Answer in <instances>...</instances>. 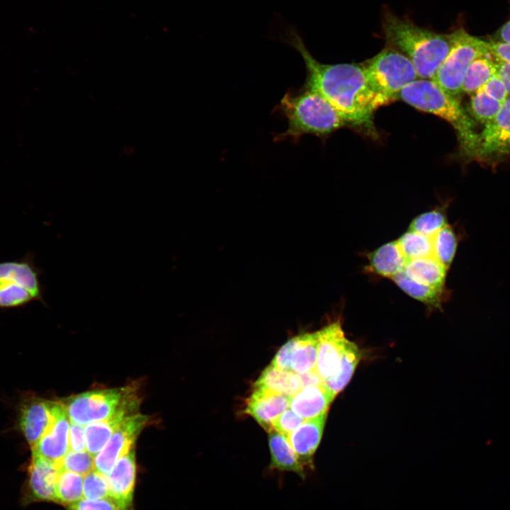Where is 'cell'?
I'll list each match as a JSON object with an SVG mask.
<instances>
[{
  "label": "cell",
  "instance_id": "6da1fadb",
  "mask_svg": "<svg viewBox=\"0 0 510 510\" xmlns=\"http://www.w3.org/2000/svg\"><path fill=\"white\" fill-rule=\"evenodd\" d=\"M275 36L295 50L306 69L303 86L320 94L336 110L346 125L373 139L378 137L374 114L382 106L369 87L361 63L324 64L307 49L295 26L277 18Z\"/></svg>",
  "mask_w": 510,
  "mask_h": 510
},
{
  "label": "cell",
  "instance_id": "7a4b0ae2",
  "mask_svg": "<svg viewBox=\"0 0 510 510\" xmlns=\"http://www.w3.org/2000/svg\"><path fill=\"white\" fill-rule=\"evenodd\" d=\"M381 26L386 45L412 62L419 79H432L450 50L451 33H439L420 27L387 8L382 12Z\"/></svg>",
  "mask_w": 510,
  "mask_h": 510
},
{
  "label": "cell",
  "instance_id": "3957f363",
  "mask_svg": "<svg viewBox=\"0 0 510 510\" xmlns=\"http://www.w3.org/2000/svg\"><path fill=\"white\" fill-rule=\"evenodd\" d=\"M276 113L285 119L287 129L273 141L298 143L306 135L324 139L346 123L332 104L318 92L302 86L289 89L277 106Z\"/></svg>",
  "mask_w": 510,
  "mask_h": 510
},
{
  "label": "cell",
  "instance_id": "277c9868",
  "mask_svg": "<svg viewBox=\"0 0 510 510\" xmlns=\"http://www.w3.org/2000/svg\"><path fill=\"white\" fill-rule=\"evenodd\" d=\"M397 99L448 123L457 135L460 155L465 160H475L479 132L459 99L446 94L433 80L425 79H417L407 86Z\"/></svg>",
  "mask_w": 510,
  "mask_h": 510
},
{
  "label": "cell",
  "instance_id": "5b68a950",
  "mask_svg": "<svg viewBox=\"0 0 510 510\" xmlns=\"http://www.w3.org/2000/svg\"><path fill=\"white\" fill-rule=\"evenodd\" d=\"M141 398L135 385L91 390L62 402L72 423L81 426L110 419L119 414L137 413Z\"/></svg>",
  "mask_w": 510,
  "mask_h": 510
},
{
  "label": "cell",
  "instance_id": "8992f818",
  "mask_svg": "<svg viewBox=\"0 0 510 510\" xmlns=\"http://www.w3.org/2000/svg\"><path fill=\"white\" fill-rule=\"evenodd\" d=\"M361 64L369 87L382 106L397 100L403 89L419 79L412 62L388 45Z\"/></svg>",
  "mask_w": 510,
  "mask_h": 510
},
{
  "label": "cell",
  "instance_id": "52a82bcc",
  "mask_svg": "<svg viewBox=\"0 0 510 510\" xmlns=\"http://www.w3.org/2000/svg\"><path fill=\"white\" fill-rule=\"evenodd\" d=\"M452 45L433 80L448 95L460 100L466 72L477 58L489 54L487 41L472 36L463 28L451 33Z\"/></svg>",
  "mask_w": 510,
  "mask_h": 510
},
{
  "label": "cell",
  "instance_id": "ba28073f",
  "mask_svg": "<svg viewBox=\"0 0 510 510\" xmlns=\"http://www.w3.org/2000/svg\"><path fill=\"white\" fill-rule=\"evenodd\" d=\"M149 420V416L140 413L127 417L95 455L94 470L108 475L121 457L135 448L136 439Z\"/></svg>",
  "mask_w": 510,
  "mask_h": 510
},
{
  "label": "cell",
  "instance_id": "9c48e42d",
  "mask_svg": "<svg viewBox=\"0 0 510 510\" xmlns=\"http://www.w3.org/2000/svg\"><path fill=\"white\" fill-rule=\"evenodd\" d=\"M479 132L475 160L493 162L510 155V96Z\"/></svg>",
  "mask_w": 510,
  "mask_h": 510
},
{
  "label": "cell",
  "instance_id": "30bf717a",
  "mask_svg": "<svg viewBox=\"0 0 510 510\" xmlns=\"http://www.w3.org/2000/svg\"><path fill=\"white\" fill-rule=\"evenodd\" d=\"M70 422L63 404L54 402L53 420L43 436L32 448L33 454L54 463L60 470L62 460L69 450Z\"/></svg>",
  "mask_w": 510,
  "mask_h": 510
},
{
  "label": "cell",
  "instance_id": "8fae6325",
  "mask_svg": "<svg viewBox=\"0 0 510 510\" xmlns=\"http://www.w3.org/2000/svg\"><path fill=\"white\" fill-rule=\"evenodd\" d=\"M28 480L23 491L24 504L35 502H56V484L60 470L56 465L35 455L28 470Z\"/></svg>",
  "mask_w": 510,
  "mask_h": 510
},
{
  "label": "cell",
  "instance_id": "7c38bea8",
  "mask_svg": "<svg viewBox=\"0 0 510 510\" xmlns=\"http://www.w3.org/2000/svg\"><path fill=\"white\" fill-rule=\"evenodd\" d=\"M318 340L315 370L324 381L336 373L348 340L339 322L318 331Z\"/></svg>",
  "mask_w": 510,
  "mask_h": 510
},
{
  "label": "cell",
  "instance_id": "4fadbf2b",
  "mask_svg": "<svg viewBox=\"0 0 510 510\" xmlns=\"http://www.w3.org/2000/svg\"><path fill=\"white\" fill-rule=\"evenodd\" d=\"M42 271L28 253L20 259L0 262V280L18 284L28 290L35 300L45 304V288L40 280Z\"/></svg>",
  "mask_w": 510,
  "mask_h": 510
},
{
  "label": "cell",
  "instance_id": "5bb4252c",
  "mask_svg": "<svg viewBox=\"0 0 510 510\" xmlns=\"http://www.w3.org/2000/svg\"><path fill=\"white\" fill-rule=\"evenodd\" d=\"M291 397L254 387L247 399L245 412L253 416L268 432L277 417L290 407Z\"/></svg>",
  "mask_w": 510,
  "mask_h": 510
},
{
  "label": "cell",
  "instance_id": "9a60e30c",
  "mask_svg": "<svg viewBox=\"0 0 510 510\" xmlns=\"http://www.w3.org/2000/svg\"><path fill=\"white\" fill-rule=\"evenodd\" d=\"M54 417V402L32 398L23 403L20 428L31 449L43 436Z\"/></svg>",
  "mask_w": 510,
  "mask_h": 510
},
{
  "label": "cell",
  "instance_id": "2e32d148",
  "mask_svg": "<svg viewBox=\"0 0 510 510\" xmlns=\"http://www.w3.org/2000/svg\"><path fill=\"white\" fill-rule=\"evenodd\" d=\"M327 413L305 420L288 436V440L303 467L314 469L313 457L319 444Z\"/></svg>",
  "mask_w": 510,
  "mask_h": 510
},
{
  "label": "cell",
  "instance_id": "e0dca14e",
  "mask_svg": "<svg viewBox=\"0 0 510 510\" xmlns=\"http://www.w3.org/2000/svg\"><path fill=\"white\" fill-rule=\"evenodd\" d=\"M106 476L110 496L132 509L137 476L135 448L121 457Z\"/></svg>",
  "mask_w": 510,
  "mask_h": 510
},
{
  "label": "cell",
  "instance_id": "ac0fdd59",
  "mask_svg": "<svg viewBox=\"0 0 510 510\" xmlns=\"http://www.w3.org/2000/svg\"><path fill=\"white\" fill-rule=\"evenodd\" d=\"M334 398L322 384L309 386L291 397L290 408L307 420L327 413Z\"/></svg>",
  "mask_w": 510,
  "mask_h": 510
},
{
  "label": "cell",
  "instance_id": "d6986e66",
  "mask_svg": "<svg viewBox=\"0 0 510 510\" xmlns=\"http://www.w3.org/2000/svg\"><path fill=\"white\" fill-rule=\"evenodd\" d=\"M268 445L271 453L269 468L280 472H293L302 480L306 473L297 455L290 444L288 437L271 429L268 431Z\"/></svg>",
  "mask_w": 510,
  "mask_h": 510
},
{
  "label": "cell",
  "instance_id": "ffe728a7",
  "mask_svg": "<svg viewBox=\"0 0 510 510\" xmlns=\"http://www.w3.org/2000/svg\"><path fill=\"white\" fill-rule=\"evenodd\" d=\"M368 270L380 276L392 278L404 271L407 259L397 241L386 243L368 255Z\"/></svg>",
  "mask_w": 510,
  "mask_h": 510
},
{
  "label": "cell",
  "instance_id": "44dd1931",
  "mask_svg": "<svg viewBox=\"0 0 510 510\" xmlns=\"http://www.w3.org/2000/svg\"><path fill=\"white\" fill-rule=\"evenodd\" d=\"M447 269L434 256L407 260L404 273L415 282L444 289Z\"/></svg>",
  "mask_w": 510,
  "mask_h": 510
},
{
  "label": "cell",
  "instance_id": "7402d4cb",
  "mask_svg": "<svg viewBox=\"0 0 510 510\" xmlns=\"http://www.w3.org/2000/svg\"><path fill=\"white\" fill-rule=\"evenodd\" d=\"M254 387L289 397H293L302 388L297 373L281 370L272 364L264 369Z\"/></svg>",
  "mask_w": 510,
  "mask_h": 510
},
{
  "label": "cell",
  "instance_id": "603a6c76",
  "mask_svg": "<svg viewBox=\"0 0 510 510\" xmlns=\"http://www.w3.org/2000/svg\"><path fill=\"white\" fill-rule=\"evenodd\" d=\"M318 341V332L295 337L290 359L292 372L302 374L315 370Z\"/></svg>",
  "mask_w": 510,
  "mask_h": 510
},
{
  "label": "cell",
  "instance_id": "cb8c5ba5",
  "mask_svg": "<svg viewBox=\"0 0 510 510\" xmlns=\"http://www.w3.org/2000/svg\"><path fill=\"white\" fill-rule=\"evenodd\" d=\"M361 356V351L358 346L348 341L336 373L322 381V385L334 397L349 382Z\"/></svg>",
  "mask_w": 510,
  "mask_h": 510
},
{
  "label": "cell",
  "instance_id": "d4e9b609",
  "mask_svg": "<svg viewBox=\"0 0 510 510\" xmlns=\"http://www.w3.org/2000/svg\"><path fill=\"white\" fill-rule=\"evenodd\" d=\"M129 416L131 415L119 414L110 419L87 424L84 428L86 450L93 456L98 453Z\"/></svg>",
  "mask_w": 510,
  "mask_h": 510
},
{
  "label": "cell",
  "instance_id": "484cf974",
  "mask_svg": "<svg viewBox=\"0 0 510 510\" xmlns=\"http://www.w3.org/2000/svg\"><path fill=\"white\" fill-rule=\"evenodd\" d=\"M405 293L426 305L441 308L445 297V289H438L414 281L404 271L391 278Z\"/></svg>",
  "mask_w": 510,
  "mask_h": 510
},
{
  "label": "cell",
  "instance_id": "4316f807",
  "mask_svg": "<svg viewBox=\"0 0 510 510\" xmlns=\"http://www.w3.org/2000/svg\"><path fill=\"white\" fill-rule=\"evenodd\" d=\"M497 74L494 57L486 55L475 60L469 66L463 83V94L472 95Z\"/></svg>",
  "mask_w": 510,
  "mask_h": 510
},
{
  "label": "cell",
  "instance_id": "83f0119b",
  "mask_svg": "<svg viewBox=\"0 0 510 510\" xmlns=\"http://www.w3.org/2000/svg\"><path fill=\"white\" fill-rule=\"evenodd\" d=\"M83 475L73 472L60 470L56 484V502L70 506L83 497Z\"/></svg>",
  "mask_w": 510,
  "mask_h": 510
},
{
  "label": "cell",
  "instance_id": "f1b7e54d",
  "mask_svg": "<svg viewBox=\"0 0 510 510\" xmlns=\"http://www.w3.org/2000/svg\"><path fill=\"white\" fill-rule=\"evenodd\" d=\"M397 242L407 260L433 256L432 238L420 233L408 230Z\"/></svg>",
  "mask_w": 510,
  "mask_h": 510
},
{
  "label": "cell",
  "instance_id": "f546056e",
  "mask_svg": "<svg viewBox=\"0 0 510 510\" xmlns=\"http://www.w3.org/2000/svg\"><path fill=\"white\" fill-rule=\"evenodd\" d=\"M433 256L447 270L450 268L458 244V237L452 227L447 225L433 238Z\"/></svg>",
  "mask_w": 510,
  "mask_h": 510
},
{
  "label": "cell",
  "instance_id": "4dcf8cb0",
  "mask_svg": "<svg viewBox=\"0 0 510 510\" xmlns=\"http://www.w3.org/2000/svg\"><path fill=\"white\" fill-rule=\"evenodd\" d=\"M470 96V110L471 115L477 121L484 125L496 116L502 105L501 102L480 90Z\"/></svg>",
  "mask_w": 510,
  "mask_h": 510
},
{
  "label": "cell",
  "instance_id": "1f68e13d",
  "mask_svg": "<svg viewBox=\"0 0 510 510\" xmlns=\"http://www.w3.org/2000/svg\"><path fill=\"white\" fill-rule=\"evenodd\" d=\"M447 225L444 210L437 208L416 217L411 222L409 230L433 238Z\"/></svg>",
  "mask_w": 510,
  "mask_h": 510
},
{
  "label": "cell",
  "instance_id": "d6a6232c",
  "mask_svg": "<svg viewBox=\"0 0 510 510\" xmlns=\"http://www.w3.org/2000/svg\"><path fill=\"white\" fill-rule=\"evenodd\" d=\"M35 301L31 293L23 287L9 281L0 280V308L24 306Z\"/></svg>",
  "mask_w": 510,
  "mask_h": 510
},
{
  "label": "cell",
  "instance_id": "836d02e7",
  "mask_svg": "<svg viewBox=\"0 0 510 510\" xmlns=\"http://www.w3.org/2000/svg\"><path fill=\"white\" fill-rule=\"evenodd\" d=\"M83 497L86 499L110 497L106 475L95 470L86 474L83 482Z\"/></svg>",
  "mask_w": 510,
  "mask_h": 510
},
{
  "label": "cell",
  "instance_id": "e575fe53",
  "mask_svg": "<svg viewBox=\"0 0 510 510\" xmlns=\"http://www.w3.org/2000/svg\"><path fill=\"white\" fill-rule=\"evenodd\" d=\"M88 451L69 450L60 465V470H64L81 475H86L94 469V459Z\"/></svg>",
  "mask_w": 510,
  "mask_h": 510
},
{
  "label": "cell",
  "instance_id": "d590c367",
  "mask_svg": "<svg viewBox=\"0 0 510 510\" xmlns=\"http://www.w3.org/2000/svg\"><path fill=\"white\" fill-rule=\"evenodd\" d=\"M111 497L99 499H81L68 506L67 510H131Z\"/></svg>",
  "mask_w": 510,
  "mask_h": 510
},
{
  "label": "cell",
  "instance_id": "8d00e7d4",
  "mask_svg": "<svg viewBox=\"0 0 510 510\" xmlns=\"http://www.w3.org/2000/svg\"><path fill=\"white\" fill-rule=\"evenodd\" d=\"M304 421L305 419L291 409H287L274 421L273 429L288 437Z\"/></svg>",
  "mask_w": 510,
  "mask_h": 510
},
{
  "label": "cell",
  "instance_id": "74e56055",
  "mask_svg": "<svg viewBox=\"0 0 510 510\" xmlns=\"http://www.w3.org/2000/svg\"><path fill=\"white\" fill-rule=\"evenodd\" d=\"M479 90L485 92L502 103L509 96L504 81L497 74L492 76Z\"/></svg>",
  "mask_w": 510,
  "mask_h": 510
},
{
  "label": "cell",
  "instance_id": "f35d334b",
  "mask_svg": "<svg viewBox=\"0 0 510 510\" xmlns=\"http://www.w3.org/2000/svg\"><path fill=\"white\" fill-rule=\"evenodd\" d=\"M295 337L288 340L277 352L271 364L281 370L291 371L290 359Z\"/></svg>",
  "mask_w": 510,
  "mask_h": 510
},
{
  "label": "cell",
  "instance_id": "ab89813d",
  "mask_svg": "<svg viewBox=\"0 0 510 510\" xmlns=\"http://www.w3.org/2000/svg\"><path fill=\"white\" fill-rule=\"evenodd\" d=\"M69 444V450L84 451L86 449L84 429L81 425L71 422Z\"/></svg>",
  "mask_w": 510,
  "mask_h": 510
},
{
  "label": "cell",
  "instance_id": "60d3db41",
  "mask_svg": "<svg viewBox=\"0 0 510 510\" xmlns=\"http://www.w3.org/2000/svg\"><path fill=\"white\" fill-rule=\"evenodd\" d=\"M487 46L489 54L499 60L510 63V43L489 40Z\"/></svg>",
  "mask_w": 510,
  "mask_h": 510
},
{
  "label": "cell",
  "instance_id": "b9f144b4",
  "mask_svg": "<svg viewBox=\"0 0 510 510\" xmlns=\"http://www.w3.org/2000/svg\"><path fill=\"white\" fill-rule=\"evenodd\" d=\"M494 59L496 64L497 74L504 81L510 96V63L499 60L494 57Z\"/></svg>",
  "mask_w": 510,
  "mask_h": 510
},
{
  "label": "cell",
  "instance_id": "7bdbcfd3",
  "mask_svg": "<svg viewBox=\"0 0 510 510\" xmlns=\"http://www.w3.org/2000/svg\"><path fill=\"white\" fill-rule=\"evenodd\" d=\"M298 375L300 378L302 388L309 386L319 385L322 384V380L317 373L316 370Z\"/></svg>",
  "mask_w": 510,
  "mask_h": 510
},
{
  "label": "cell",
  "instance_id": "ee69618b",
  "mask_svg": "<svg viewBox=\"0 0 510 510\" xmlns=\"http://www.w3.org/2000/svg\"><path fill=\"white\" fill-rule=\"evenodd\" d=\"M491 40L510 43V20L494 33Z\"/></svg>",
  "mask_w": 510,
  "mask_h": 510
}]
</instances>
